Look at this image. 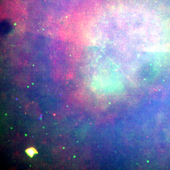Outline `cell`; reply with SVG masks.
Listing matches in <instances>:
<instances>
[{
	"mask_svg": "<svg viewBox=\"0 0 170 170\" xmlns=\"http://www.w3.org/2000/svg\"><path fill=\"white\" fill-rule=\"evenodd\" d=\"M12 26L10 22L7 20L1 22V34L3 36L6 35L11 31Z\"/></svg>",
	"mask_w": 170,
	"mask_h": 170,
	"instance_id": "1",
	"label": "cell"
},
{
	"mask_svg": "<svg viewBox=\"0 0 170 170\" xmlns=\"http://www.w3.org/2000/svg\"><path fill=\"white\" fill-rule=\"evenodd\" d=\"M26 153L31 157L33 156L35 154L38 153L37 151L33 148H29L26 150Z\"/></svg>",
	"mask_w": 170,
	"mask_h": 170,
	"instance_id": "2",
	"label": "cell"
}]
</instances>
